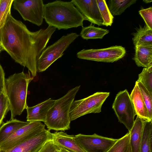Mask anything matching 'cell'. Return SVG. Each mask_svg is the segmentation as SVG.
<instances>
[{
    "instance_id": "obj_1",
    "label": "cell",
    "mask_w": 152,
    "mask_h": 152,
    "mask_svg": "<svg viewBox=\"0 0 152 152\" xmlns=\"http://www.w3.org/2000/svg\"><path fill=\"white\" fill-rule=\"evenodd\" d=\"M56 29L48 26L45 29L31 31L11 14L0 29V42L4 50L16 62L27 68L34 77L38 59Z\"/></svg>"
},
{
    "instance_id": "obj_2",
    "label": "cell",
    "mask_w": 152,
    "mask_h": 152,
    "mask_svg": "<svg viewBox=\"0 0 152 152\" xmlns=\"http://www.w3.org/2000/svg\"><path fill=\"white\" fill-rule=\"evenodd\" d=\"M44 19L58 30L83 26L86 19L71 1L56 0L44 4Z\"/></svg>"
},
{
    "instance_id": "obj_3",
    "label": "cell",
    "mask_w": 152,
    "mask_h": 152,
    "mask_svg": "<svg viewBox=\"0 0 152 152\" xmlns=\"http://www.w3.org/2000/svg\"><path fill=\"white\" fill-rule=\"evenodd\" d=\"M34 77L23 71L15 73L5 80L6 95L11 111L10 119L20 115L28 106L26 102L28 88Z\"/></svg>"
},
{
    "instance_id": "obj_4",
    "label": "cell",
    "mask_w": 152,
    "mask_h": 152,
    "mask_svg": "<svg viewBox=\"0 0 152 152\" xmlns=\"http://www.w3.org/2000/svg\"><path fill=\"white\" fill-rule=\"evenodd\" d=\"M80 86L72 88L62 97L55 100L54 104L47 113L44 122L48 129L57 131H64L70 129V110Z\"/></svg>"
},
{
    "instance_id": "obj_5",
    "label": "cell",
    "mask_w": 152,
    "mask_h": 152,
    "mask_svg": "<svg viewBox=\"0 0 152 152\" xmlns=\"http://www.w3.org/2000/svg\"><path fill=\"white\" fill-rule=\"evenodd\" d=\"M80 35L71 33L62 36L42 53L37 63V72L47 69L53 62L64 54V52Z\"/></svg>"
},
{
    "instance_id": "obj_6",
    "label": "cell",
    "mask_w": 152,
    "mask_h": 152,
    "mask_svg": "<svg viewBox=\"0 0 152 152\" xmlns=\"http://www.w3.org/2000/svg\"><path fill=\"white\" fill-rule=\"evenodd\" d=\"M109 94V92H98L86 98L74 101L69 112L71 121L87 114L100 113L103 104Z\"/></svg>"
},
{
    "instance_id": "obj_7",
    "label": "cell",
    "mask_w": 152,
    "mask_h": 152,
    "mask_svg": "<svg viewBox=\"0 0 152 152\" xmlns=\"http://www.w3.org/2000/svg\"><path fill=\"white\" fill-rule=\"evenodd\" d=\"M112 108L118 121L123 124L129 132L133 127L136 115L126 89L120 91L117 94Z\"/></svg>"
},
{
    "instance_id": "obj_8",
    "label": "cell",
    "mask_w": 152,
    "mask_h": 152,
    "mask_svg": "<svg viewBox=\"0 0 152 152\" xmlns=\"http://www.w3.org/2000/svg\"><path fill=\"white\" fill-rule=\"evenodd\" d=\"M14 9L22 18L38 26L42 23L44 5L42 0H13Z\"/></svg>"
},
{
    "instance_id": "obj_9",
    "label": "cell",
    "mask_w": 152,
    "mask_h": 152,
    "mask_svg": "<svg viewBox=\"0 0 152 152\" xmlns=\"http://www.w3.org/2000/svg\"><path fill=\"white\" fill-rule=\"evenodd\" d=\"M126 54L124 48L115 45L100 49H84L78 52L77 56L81 59L112 63L121 59Z\"/></svg>"
},
{
    "instance_id": "obj_10",
    "label": "cell",
    "mask_w": 152,
    "mask_h": 152,
    "mask_svg": "<svg viewBox=\"0 0 152 152\" xmlns=\"http://www.w3.org/2000/svg\"><path fill=\"white\" fill-rule=\"evenodd\" d=\"M40 121L30 122L16 130L0 144V151H7L20 143L39 134L45 129Z\"/></svg>"
},
{
    "instance_id": "obj_11",
    "label": "cell",
    "mask_w": 152,
    "mask_h": 152,
    "mask_svg": "<svg viewBox=\"0 0 152 152\" xmlns=\"http://www.w3.org/2000/svg\"><path fill=\"white\" fill-rule=\"evenodd\" d=\"M74 139L85 152H107L118 139L98 135L81 134L75 135Z\"/></svg>"
},
{
    "instance_id": "obj_12",
    "label": "cell",
    "mask_w": 152,
    "mask_h": 152,
    "mask_svg": "<svg viewBox=\"0 0 152 152\" xmlns=\"http://www.w3.org/2000/svg\"><path fill=\"white\" fill-rule=\"evenodd\" d=\"M52 139L50 130L45 129L36 136L5 151L1 152H38L44 145Z\"/></svg>"
},
{
    "instance_id": "obj_13",
    "label": "cell",
    "mask_w": 152,
    "mask_h": 152,
    "mask_svg": "<svg viewBox=\"0 0 152 152\" xmlns=\"http://www.w3.org/2000/svg\"><path fill=\"white\" fill-rule=\"evenodd\" d=\"M71 1L91 24L103 26V20L96 0H72Z\"/></svg>"
},
{
    "instance_id": "obj_14",
    "label": "cell",
    "mask_w": 152,
    "mask_h": 152,
    "mask_svg": "<svg viewBox=\"0 0 152 152\" xmlns=\"http://www.w3.org/2000/svg\"><path fill=\"white\" fill-rule=\"evenodd\" d=\"M55 100L50 98L34 106L28 107L27 121H45L47 113L50 108L53 105Z\"/></svg>"
},
{
    "instance_id": "obj_15",
    "label": "cell",
    "mask_w": 152,
    "mask_h": 152,
    "mask_svg": "<svg viewBox=\"0 0 152 152\" xmlns=\"http://www.w3.org/2000/svg\"><path fill=\"white\" fill-rule=\"evenodd\" d=\"M75 135L61 131L52 133V140L58 145L72 152H85L75 140Z\"/></svg>"
},
{
    "instance_id": "obj_16",
    "label": "cell",
    "mask_w": 152,
    "mask_h": 152,
    "mask_svg": "<svg viewBox=\"0 0 152 152\" xmlns=\"http://www.w3.org/2000/svg\"><path fill=\"white\" fill-rule=\"evenodd\" d=\"M130 96L136 115L144 121H151L149 119L147 108L137 81Z\"/></svg>"
},
{
    "instance_id": "obj_17",
    "label": "cell",
    "mask_w": 152,
    "mask_h": 152,
    "mask_svg": "<svg viewBox=\"0 0 152 152\" xmlns=\"http://www.w3.org/2000/svg\"><path fill=\"white\" fill-rule=\"evenodd\" d=\"M134 49L133 59L137 66L147 68L152 66V45H140Z\"/></svg>"
},
{
    "instance_id": "obj_18",
    "label": "cell",
    "mask_w": 152,
    "mask_h": 152,
    "mask_svg": "<svg viewBox=\"0 0 152 152\" xmlns=\"http://www.w3.org/2000/svg\"><path fill=\"white\" fill-rule=\"evenodd\" d=\"M143 120L137 115L130 134V145L132 152H140Z\"/></svg>"
},
{
    "instance_id": "obj_19",
    "label": "cell",
    "mask_w": 152,
    "mask_h": 152,
    "mask_svg": "<svg viewBox=\"0 0 152 152\" xmlns=\"http://www.w3.org/2000/svg\"><path fill=\"white\" fill-rule=\"evenodd\" d=\"M29 123L14 118L4 123L0 127V144L18 129Z\"/></svg>"
},
{
    "instance_id": "obj_20",
    "label": "cell",
    "mask_w": 152,
    "mask_h": 152,
    "mask_svg": "<svg viewBox=\"0 0 152 152\" xmlns=\"http://www.w3.org/2000/svg\"><path fill=\"white\" fill-rule=\"evenodd\" d=\"M136 30V32L132 34L134 47L142 44L152 45V30L146 25L143 27L140 26Z\"/></svg>"
},
{
    "instance_id": "obj_21",
    "label": "cell",
    "mask_w": 152,
    "mask_h": 152,
    "mask_svg": "<svg viewBox=\"0 0 152 152\" xmlns=\"http://www.w3.org/2000/svg\"><path fill=\"white\" fill-rule=\"evenodd\" d=\"M152 122L143 121L140 152H152Z\"/></svg>"
},
{
    "instance_id": "obj_22",
    "label": "cell",
    "mask_w": 152,
    "mask_h": 152,
    "mask_svg": "<svg viewBox=\"0 0 152 152\" xmlns=\"http://www.w3.org/2000/svg\"><path fill=\"white\" fill-rule=\"evenodd\" d=\"M136 1L137 0H110L107 5L111 14L116 16L121 15Z\"/></svg>"
},
{
    "instance_id": "obj_23",
    "label": "cell",
    "mask_w": 152,
    "mask_h": 152,
    "mask_svg": "<svg viewBox=\"0 0 152 152\" xmlns=\"http://www.w3.org/2000/svg\"><path fill=\"white\" fill-rule=\"evenodd\" d=\"M109 32L107 29L96 27L91 25L83 27L80 33V35L83 39H102Z\"/></svg>"
},
{
    "instance_id": "obj_24",
    "label": "cell",
    "mask_w": 152,
    "mask_h": 152,
    "mask_svg": "<svg viewBox=\"0 0 152 152\" xmlns=\"http://www.w3.org/2000/svg\"><path fill=\"white\" fill-rule=\"evenodd\" d=\"M96 1L103 20V26H111L113 22L114 17L109 11L106 1L96 0Z\"/></svg>"
},
{
    "instance_id": "obj_25",
    "label": "cell",
    "mask_w": 152,
    "mask_h": 152,
    "mask_svg": "<svg viewBox=\"0 0 152 152\" xmlns=\"http://www.w3.org/2000/svg\"><path fill=\"white\" fill-rule=\"evenodd\" d=\"M137 81L141 83L152 96V66L143 68Z\"/></svg>"
},
{
    "instance_id": "obj_26",
    "label": "cell",
    "mask_w": 152,
    "mask_h": 152,
    "mask_svg": "<svg viewBox=\"0 0 152 152\" xmlns=\"http://www.w3.org/2000/svg\"><path fill=\"white\" fill-rule=\"evenodd\" d=\"M130 134L128 132L118 139L116 142L107 152H127L130 144Z\"/></svg>"
},
{
    "instance_id": "obj_27",
    "label": "cell",
    "mask_w": 152,
    "mask_h": 152,
    "mask_svg": "<svg viewBox=\"0 0 152 152\" xmlns=\"http://www.w3.org/2000/svg\"><path fill=\"white\" fill-rule=\"evenodd\" d=\"M13 0H0V29L5 25L10 11Z\"/></svg>"
},
{
    "instance_id": "obj_28",
    "label": "cell",
    "mask_w": 152,
    "mask_h": 152,
    "mask_svg": "<svg viewBox=\"0 0 152 152\" xmlns=\"http://www.w3.org/2000/svg\"><path fill=\"white\" fill-rule=\"evenodd\" d=\"M137 83L147 108L149 119L151 121H152V96L151 95L149 91L141 83L138 82H137Z\"/></svg>"
},
{
    "instance_id": "obj_29",
    "label": "cell",
    "mask_w": 152,
    "mask_h": 152,
    "mask_svg": "<svg viewBox=\"0 0 152 152\" xmlns=\"http://www.w3.org/2000/svg\"><path fill=\"white\" fill-rule=\"evenodd\" d=\"M10 110L9 103L6 94H0V127L3 120Z\"/></svg>"
},
{
    "instance_id": "obj_30",
    "label": "cell",
    "mask_w": 152,
    "mask_h": 152,
    "mask_svg": "<svg viewBox=\"0 0 152 152\" xmlns=\"http://www.w3.org/2000/svg\"><path fill=\"white\" fill-rule=\"evenodd\" d=\"M139 12L145 22V25L152 30V7L142 9Z\"/></svg>"
},
{
    "instance_id": "obj_31",
    "label": "cell",
    "mask_w": 152,
    "mask_h": 152,
    "mask_svg": "<svg viewBox=\"0 0 152 152\" xmlns=\"http://www.w3.org/2000/svg\"><path fill=\"white\" fill-rule=\"evenodd\" d=\"M58 145L52 139L47 141L38 152H58Z\"/></svg>"
},
{
    "instance_id": "obj_32",
    "label": "cell",
    "mask_w": 152,
    "mask_h": 152,
    "mask_svg": "<svg viewBox=\"0 0 152 152\" xmlns=\"http://www.w3.org/2000/svg\"><path fill=\"white\" fill-rule=\"evenodd\" d=\"M5 79L4 72L0 64V94L2 93L6 94L5 85Z\"/></svg>"
},
{
    "instance_id": "obj_33",
    "label": "cell",
    "mask_w": 152,
    "mask_h": 152,
    "mask_svg": "<svg viewBox=\"0 0 152 152\" xmlns=\"http://www.w3.org/2000/svg\"><path fill=\"white\" fill-rule=\"evenodd\" d=\"M58 152H72L69 151L64 148L61 147V146L58 145Z\"/></svg>"
},
{
    "instance_id": "obj_34",
    "label": "cell",
    "mask_w": 152,
    "mask_h": 152,
    "mask_svg": "<svg viewBox=\"0 0 152 152\" xmlns=\"http://www.w3.org/2000/svg\"><path fill=\"white\" fill-rule=\"evenodd\" d=\"M4 49L3 45L0 42V53L3 51H4Z\"/></svg>"
},
{
    "instance_id": "obj_35",
    "label": "cell",
    "mask_w": 152,
    "mask_h": 152,
    "mask_svg": "<svg viewBox=\"0 0 152 152\" xmlns=\"http://www.w3.org/2000/svg\"><path fill=\"white\" fill-rule=\"evenodd\" d=\"M127 152H132L130 144H129V147H128L127 151Z\"/></svg>"
},
{
    "instance_id": "obj_36",
    "label": "cell",
    "mask_w": 152,
    "mask_h": 152,
    "mask_svg": "<svg viewBox=\"0 0 152 152\" xmlns=\"http://www.w3.org/2000/svg\"><path fill=\"white\" fill-rule=\"evenodd\" d=\"M143 1L146 3H148L151 2L152 1V0H143Z\"/></svg>"
},
{
    "instance_id": "obj_37",
    "label": "cell",
    "mask_w": 152,
    "mask_h": 152,
    "mask_svg": "<svg viewBox=\"0 0 152 152\" xmlns=\"http://www.w3.org/2000/svg\"><path fill=\"white\" fill-rule=\"evenodd\" d=\"M0 152H1V151H0Z\"/></svg>"
}]
</instances>
